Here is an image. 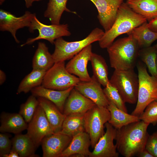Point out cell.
Returning a JSON list of instances; mask_svg holds the SVG:
<instances>
[{"mask_svg": "<svg viewBox=\"0 0 157 157\" xmlns=\"http://www.w3.org/2000/svg\"><path fill=\"white\" fill-rule=\"evenodd\" d=\"M10 136L7 133H1L0 134V157H3L8 154L12 148V141L10 138Z\"/></svg>", "mask_w": 157, "mask_h": 157, "instance_id": "cell-35", "label": "cell"}, {"mask_svg": "<svg viewBox=\"0 0 157 157\" xmlns=\"http://www.w3.org/2000/svg\"><path fill=\"white\" fill-rule=\"evenodd\" d=\"M96 105L92 101L74 88L66 100L63 113L66 116L73 114H84Z\"/></svg>", "mask_w": 157, "mask_h": 157, "instance_id": "cell-17", "label": "cell"}, {"mask_svg": "<svg viewBox=\"0 0 157 157\" xmlns=\"http://www.w3.org/2000/svg\"><path fill=\"white\" fill-rule=\"evenodd\" d=\"M105 132L100 138L89 157H119V153L115 144H114V140L116 137L117 129L108 122L105 124Z\"/></svg>", "mask_w": 157, "mask_h": 157, "instance_id": "cell-12", "label": "cell"}, {"mask_svg": "<svg viewBox=\"0 0 157 157\" xmlns=\"http://www.w3.org/2000/svg\"><path fill=\"white\" fill-rule=\"evenodd\" d=\"M35 13L26 11L22 16L17 17L11 13L0 10V30L10 32L17 43L20 41L16 36L17 31L24 27H29Z\"/></svg>", "mask_w": 157, "mask_h": 157, "instance_id": "cell-11", "label": "cell"}, {"mask_svg": "<svg viewBox=\"0 0 157 157\" xmlns=\"http://www.w3.org/2000/svg\"><path fill=\"white\" fill-rule=\"evenodd\" d=\"M139 81L137 104L131 114L139 117L147 105L157 100V77L150 76L146 67L139 62L137 65Z\"/></svg>", "mask_w": 157, "mask_h": 157, "instance_id": "cell-5", "label": "cell"}, {"mask_svg": "<svg viewBox=\"0 0 157 157\" xmlns=\"http://www.w3.org/2000/svg\"><path fill=\"white\" fill-rule=\"evenodd\" d=\"M46 72L33 69L20 82L18 87L17 94L26 93L33 88L41 85Z\"/></svg>", "mask_w": 157, "mask_h": 157, "instance_id": "cell-30", "label": "cell"}, {"mask_svg": "<svg viewBox=\"0 0 157 157\" xmlns=\"http://www.w3.org/2000/svg\"><path fill=\"white\" fill-rule=\"evenodd\" d=\"M136 156L139 157H154L145 148L143 151L139 153Z\"/></svg>", "mask_w": 157, "mask_h": 157, "instance_id": "cell-38", "label": "cell"}, {"mask_svg": "<svg viewBox=\"0 0 157 157\" xmlns=\"http://www.w3.org/2000/svg\"><path fill=\"white\" fill-rule=\"evenodd\" d=\"M145 148L154 157H157V131L149 135Z\"/></svg>", "mask_w": 157, "mask_h": 157, "instance_id": "cell-36", "label": "cell"}, {"mask_svg": "<svg viewBox=\"0 0 157 157\" xmlns=\"http://www.w3.org/2000/svg\"><path fill=\"white\" fill-rule=\"evenodd\" d=\"M91 145L89 134L85 131L79 133L72 137L60 157H89L91 152L89 148Z\"/></svg>", "mask_w": 157, "mask_h": 157, "instance_id": "cell-18", "label": "cell"}, {"mask_svg": "<svg viewBox=\"0 0 157 157\" xmlns=\"http://www.w3.org/2000/svg\"><path fill=\"white\" fill-rule=\"evenodd\" d=\"M107 108L110 113V118L108 122L117 129L140 120L139 117L120 110L112 102H109Z\"/></svg>", "mask_w": 157, "mask_h": 157, "instance_id": "cell-25", "label": "cell"}, {"mask_svg": "<svg viewBox=\"0 0 157 157\" xmlns=\"http://www.w3.org/2000/svg\"><path fill=\"white\" fill-rule=\"evenodd\" d=\"M68 0H49L44 15L48 18L51 24H59L61 16L64 11L76 14L67 7Z\"/></svg>", "mask_w": 157, "mask_h": 157, "instance_id": "cell-27", "label": "cell"}, {"mask_svg": "<svg viewBox=\"0 0 157 157\" xmlns=\"http://www.w3.org/2000/svg\"><path fill=\"white\" fill-rule=\"evenodd\" d=\"M96 7L97 18L101 25L106 32L113 25L118 10L124 0H90Z\"/></svg>", "mask_w": 157, "mask_h": 157, "instance_id": "cell-13", "label": "cell"}, {"mask_svg": "<svg viewBox=\"0 0 157 157\" xmlns=\"http://www.w3.org/2000/svg\"><path fill=\"white\" fill-rule=\"evenodd\" d=\"M74 88L58 90L47 88L41 85L33 88L31 92L32 94L37 97L43 98L51 101L63 113L66 100Z\"/></svg>", "mask_w": 157, "mask_h": 157, "instance_id": "cell-19", "label": "cell"}, {"mask_svg": "<svg viewBox=\"0 0 157 157\" xmlns=\"http://www.w3.org/2000/svg\"><path fill=\"white\" fill-rule=\"evenodd\" d=\"M148 26L152 31L157 33V17L149 21Z\"/></svg>", "mask_w": 157, "mask_h": 157, "instance_id": "cell-37", "label": "cell"}, {"mask_svg": "<svg viewBox=\"0 0 157 157\" xmlns=\"http://www.w3.org/2000/svg\"><path fill=\"white\" fill-rule=\"evenodd\" d=\"M147 21L145 18L134 12L123 2L118 10L115 21L110 29L98 41L102 49L107 48L120 35L128 33Z\"/></svg>", "mask_w": 157, "mask_h": 157, "instance_id": "cell-2", "label": "cell"}, {"mask_svg": "<svg viewBox=\"0 0 157 157\" xmlns=\"http://www.w3.org/2000/svg\"><path fill=\"white\" fill-rule=\"evenodd\" d=\"M84 114L66 116L63 122L60 132L72 137L79 133L85 131Z\"/></svg>", "mask_w": 157, "mask_h": 157, "instance_id": "cell-28", "label": "cell"}, {"mask_svg": "<svg viewBox=\"0 0 157 157\" xmlns=\"http://www.w3.org/2000/svg\"><path fill=\"white\" fill-rule=\"evenodd\" d=\"M90 61L93 75L100 83L105 87L109 82L108 67L104 58L101 56L92 53Z\"/></svg>", "mask_w": 157, "mask_h": 157, "instance_id": "cell-29", "label": "cell"}, {"mask_svg": "<svg viewBox=\"0 0 157 157\" xmlns=\"http://www.w3.org/2000/svg\"><path fill=\"white\" fill-rule=\"evenodd\" d=\"M6 79V75L1 70H0V85H1L5 82Z\"/></svg>", "mask_w": 157, "mask_h": 157, "instance_id": "cell-39", "label": "cell"}, {"mask_svg": "<svg viewBox=\"0 0 157 157\" xmlns=\"http://www.w3.org/2000/svg\"><path fill=\"white\" fill-rule=\"evenodd\" d=\"M11 150L16 151L19 157H37L36 150L34 143L26 134H16L12 139Z\"/></svg>", "mask_w": 157, "mask_h": 157, "instance_id": "cell-23", "label": "cell"}, {"mask_svg": "<svg viewBox=\"0 0 157 157\" xmlns=\"http://www.w3.org/2000/svg\"><path fill=\"white\" fill-rule=\"evenodd\" d=\"M148 23L147 21L127 33L128 35H131L133 37L141 49L151 46L152 43L157 40V33L149 28Z\"/></svg>", "mask_w": 157, "mask_h": 157, "instance_id": "cell-26", "label": "cell"}, {"mask_svg": "<svg viewBox=\"0 0 157 157\" xmlns=\"http://www.w3.org/2000/svg\"><path fill=\"white\" fill-rule=\"evenodd\" d=\"M110 118V113L107 107L96 105L85 114V131L89 135L92 148L104 133L105 124Z\"/></svg>", "mask_w": 157, "mask_h": 157, "instance_id": "cell-8", "label": "cell"}, {"mask_svg": "<svg viewBox=\"0 0 157 157\" xmlns=\"http://www.w3.org/2000/svg\"><path fill=\"white\" fill-rule=\"evenodd\" d=\"M139 49L131 35L117 39L107 48L111 67L117 70L133 69Z\"/></svg>", "mask_w": 157, "mask_h": 157, "instance_id": "cell-3", "label": "cell"}, {"mask_svg": "<svg viewBox=\"0 0 157 157\" xmlns=\"http://www.w3.org/2000/svg\"><path fill=\"white\" fill-rule=\"evenodd\" d=\"M103 90L109 102H112L119 109L127 113L125 103L122 97L116 89L109 82Z\"/></svg>", "mask_w": 157, "mask_h": 157, "instance_id": "cell-33", "label": "cell"}, {"mask_svg": "<svg viewBox=\"0 0 157 157\" xmlns=\"http://www.w3.org/2000/svg\"><path fill=\"white\" fill-rule=\"evenodd\" d=\"M139 117L146 123L156 125L157 124V100L149 104Z\"/></svg>", "mask_w": 157, "mask_h": 157, "instance_id": "cell-34", "label": "cell"}, {"mask_svg": "<svg viewBox=\"0 0 157 157\" xmlns=\"http://www.w3.org/2000/svg\"><path fill=\"white\" fill-rule=\"evenodd\" d=\"M26 134L37 149L45 136L54 133L44 113L39 104L31 121L28 123Z\"/></svg>", "mask_w": 157, "mask_h": 157, "instance_id": "cell-10", "label": "cell"}, {"mask_svg": "<svg viewBox=\"0 0 157 157\" xmlns=\"http://www.w3.org/2000/svg\"><path fill=\"white\" fill-rule=\"evenodd\" d=\"M109 82L116 89L125 103L134 104L137 102L138 78L133 69L115 70Z\"/></svg>", "mask_w": 157, "mask_h": 157, "instance_id": "cell-6", "label": "cell"}, {"mask_svg": "<svg viewBox=\"0 0 157 157\" xmlns=\"http://www.w3.org/2000/svg\"><path fill=\"white\" fill-rule=\"evenodd\" d=\"M79 78L67 70L65 61L55 63L47 71L41 85L45 88L58 90L74 87L80 82Z\"/></svg>", "mask_w": 157, "mask_h": 157, "instance_id": "cell-7", "label": "cell"}, {"mask_svg": "<svg viewBox=\"0 0 157 157\" xmlns=\"http://www.w3.org/2000/svg\"><path fill=\"white\" fill-rule=\"evenodd\" d=\"M157 49L154 46L141 48L138 56L147 65L151 76L157 77L156 57Z\"/></svg>", "mask_w": 157, "mask_h": 157, "instance_id": "cell-31", "label": "cell"}, {"mask_svg": "<svg viewBox=\"0 0 157 157\" xmlns=\"http://www.w3.org/2000/svg\"><path fill=\"white\" fill-rule=\"evenodd\" d=\"M5 0H0V4L2 5L3 3L4 2Z\"/></svg>", "mask_w": 157, "mask_h": 157, "instance_id": "cell-42", "label": "cell"}, {"mask_svg": "<svg viewBox=\"0 0 157 157\" xmlns=\"http://www.w3.org/2000/svg\"><path fill=\"white\" fill-rule=\"evenodd\" d=\"M91 44L84 48L74 56L65 65L70 73L77 76L81 81H89L91 79L88 73L87 66L92 53Z\"/></svg>", "mask_w": 157, "mask_h": 157, "instance_id": "cell-14", "label": "cell"}, {"mask_svg": "<svg viewBox=\"0 0 157 157\" xmlns=\"http://www.w3.org/2000/svg\"><path fill=\"white\" fill-rule=\"evenodd\" d=\"M38 98L39 104L42 108L54 133L60 131L66 116L51 101L43 98Z\"/></svg>", "mask_w": 157, "mask_h": 157, "instance_id": "cell-21", "label": "cell"}, {"mask_svg": "<svg viewBox=\"0 0 157 157\" xmlns=\"http://www.w3.org/2000/svg\"><path fill=\"white\" fill-rule=\"evenodd\" d=\"M101 84L93 75L89 81H81L74 88L99 106L107 107L109 102L101 86Z\"/></svg>", "mask_w": 157, "mask_h": 157, "instance_id": "cell-16", "label": "cell"}, {"mask_svg": "<svg viewBox=\"0 0 157 157\" xmlns=\"http://www.w3.org/2000/svg\"><path fill=\"white\" fill-rule=\"evenodd\" d=\"M25 2V6L27 8L32 6L33 3L35 1H39L42 0H24Z\"/></svg>", "mask_w": 157, "mask_h": 157, "instance_id": "cell-41", "label": "cell"}, {"mask_svg": "<svg viewBox=\"0 0 157 157\" xmlns=\"http://www.w3.org/2000/svg\"><path fill=\"white\" fill-rule=\"evenodd\" d=\"M1 133L20 134L27 130L28 124L19 113L3 112L0 116Z\"/></svg>", "mask_w": 157, "mask_h": 157, "instance_id": "cell-20", "label": "cell"}, {"mask_svg": "<svg viewBox=\"0 0 157 157\" xmlns=\"http://www.w3.org/2000/svg\"><path fill=\"white\" fill-rule=\"evenodd\" d=\"M149 124L140 120L117 129L115 145L119 153L125 157H132L144 149Z\"/></svg>", "mask_w": 157, "mask_h": 157, "instance_id": "cell-1", "label": "cell"}, {"mask_svg": "<svg viewBox=\"0 0 157 157\" xmlns=\"http://www.w3.org/2000/svg\"><path fill=\"white\" fill-rule=\"evenodd\" d=\"M156 67H157V57H156Z\"/></svg>", "mask_w": 157, "mask_h": 157, "instance_id": "cell-44", "label": "cell"}, {"mask_svg": "<svg viewBox=\"0 0 157 157\" xmlns=\"http://www.w3.org/2000/svg\"><path fill=\"white\" fill-rule=\"evenodd\" d=\"M104 33L103 30L97 27L81 40L68 42L62 37L57 39L54 43L55 49L52 54L55 63L71 59L87 46L99 40Z\"/></svg>", "mask_w": 157, "mask_h": 157, "instance_id": "cell-4", "label": "cell"}, {"mask_svg": "<svg viewBox=\"0 0 157 157\" xmlns=\"http://www.w3.org/2000/svg\"><path fill=\"white\" fill-rule=\"evenodd\" d=\"M68 27L67 24L50 25L43 24L39 21L35 15L32 21L28 30L31 33L33 32L35 30H38V35L34 38H28L25 43L21 45V47L31 44L35 41L41 39L46 40L53 44L57 39L63 36H69L71 35Z\"/></svg>", "mask_w": 157, "mask_h": 157, "instance_id": "cell-9", "label": "cell"}, {"mask_svg": "<svg viewBox=\"0 0 157 157\" xmlns=\"http://www.w3.org/2000/svg\"><path fill=\"white\" fill-rule=\"evenodd\" d=\"M72 137L60 131L47 136L42 140L43 157H60L69 145Z\"/></svg>", "mask_w": 157, "mask_h": 157, "instance_id": "cell-15", "label": "cell"}, {"mask_svg": "<svg viewBox=\"0 0 157 157\" xmlns=\"http://www.w3.org/2000/svg\"><path fill=\"white\" fill-rule=\"evenodd\" d=\"M154 46L155 47L156 49H157V43L156 44H155Z\"/></svg>", "mask_w": 157, "mask_h": 157, "instance_id": "cell-43", "label": "cell"}, {"mask_svg": "<svg viewBox=\"0 0 157 157\" xmlns=\"http://www.w3.org/2000/svg\"><path fill=\"white\" fill-rule=\"evenodd\" d=\"M3 157H19V156L16 151L11 150L8 154L5 155Z\"/></svg>", "mask_w": 157, "mask_h": 157, "instance_id": "cell-40", "label": "cell"}, {"mask_svg": "<svg viewBox=\"0 0 157 157\" xmlns=\"http://www.w3.org/2000/svg\"><path fill=\"white\" fill-rule=\"evenodd\" d=\"M126 3L147 21L149 22L157 17V0H127Z\"/></svg>", "mask_w": 157, "mask_h": 157, "instance_id": "cell-22", "label": "cell"}, {"mask_svg": "<svg viewBox=\"0 0 157 157\" xmlns=\"http://www.w3.org/2000/svg\"><path fill=\"white\" fill-rule=\"evenodd\" d=\"M54 63L52 54L46 44L43 42H39L32 60L33 69L47 71Z\"/></svg>", "mask_w": 157, "mask_h": 157, "instance_id": "cell-24", "label": "cell"}, {"mask_svg": "<svg viewBox=\"0 0 157 157\" xmlns=\"http://www.w3.org/2000/svg\"><path fill=\"white\" fill-rule=\"evenodd\" d=\"M36 97L32 94L20 106L19 113L28 123L32 119L39 105Z\"/></svg>", "mask_w": 157, "mask_h": 157, "instance_id": "cell-32", "label": "cell"}]
</instances>
